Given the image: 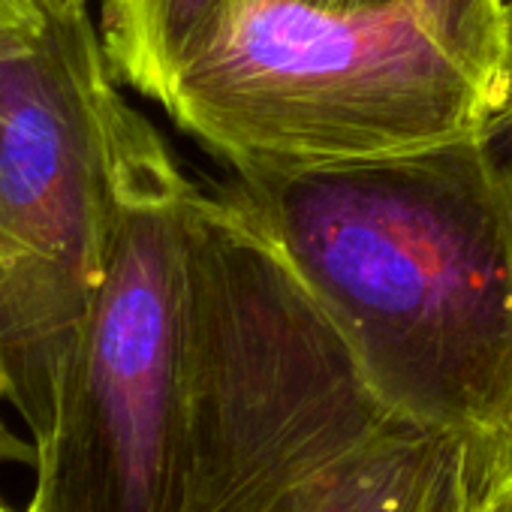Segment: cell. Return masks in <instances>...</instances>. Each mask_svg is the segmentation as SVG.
<instances>
[{
	"label": "cell",
	"instance_id": "cell-1",
	"mask_svg": "<svg viewBox=\"0 0 512 512\" xmlns=\"http://www.w3.org/2000/svg\"><path fill=\"white\" fill-rule=\"evenodd\" d=\"M497 133L320 166H241L226 193L287 253L377 401L512 464V163Z\"/></svg>",
	"mask_w": 512,
	"mask_h": 512
},
{
	"label": "cell",
	"instance_id": "cell-2",
	"mask_svg": "<svg viewBox=\"0 0 512 512\" xmlns=\"http://www.w3.org/2000/svg\"><path fill=\"white\" fill-rule=\"evenodd\" d=\"M395 419L275 238L226 190L187 199V431L172 512H314Z\"/></svg>",
	"mask_w": 512,
	"mask_h": 512
},
{
	"label": "cell",
	"instance_id": "cell-3",
	"mask_svg": "<svg viewBox=\"0 0 512 512\" xmlns=\"http://www.w3.org/2000/svg\"><path fill=\"white\" fill-rule=\"evenodd\" d=\"M151 133L118 94L85 0L43 4L40 25L0 55V401L34 446L52 428Z\"/></svg>",
	"mask_w": 512,
	"mask_h": 512
},
{
	"label": "cell",
	"instance_id": "cell-4",
	"mask_svg": "<svg viewBox=\"0 0 512 512\" xmlns=\"http://www.w3.org/2000/svg\"><path fill=\"white\" fill-rule=\"evenodd\" d=\"M163 109L232 169L320 166L500 133L503 88L413 19L244 0Z\"/></svg>",
	"mask_w": 512,
	"mask_h": 512
},
{
	"label": "cell",
	"instance_id": "cell-5",
	"mask_svg": "<svg viewBox=\"0 0 512 512\" xmlns=\"http://www.w3.org/2000/svg\"><path fill=\"white\" fill-rule=\"evenodd\" d=\"M190 190L154 130L130 163L106 278L22 512H172L187 431Z\"/></svg>",
	"mask_w": 512,
	"mask_h": 512
},
{
	"label": "cell",
	"instance_id": "cell-6",
	"mask_svg": "<svg viewBox=\"0 0 512 512\" xmlns=\"http://www.w3.org/2000/svg\"><path fill=\"white\" fill-rule=\"evenodd\" d=\"M494 473L476 446L395 422L338 467L314 512H443L467 482Z\"/></svg>",
	"mask_w": 512,
	"mask_h": 512
},
{
	"label": "cell",
	"instance_id": "cell-7",
	"mask_svg": "<svg viewBox=\"0 0 512 512\" xmlns=\"http://www.w3.org/2000/svg\"><path fill=\"white\" fill-rule=\"evenodd\" d=\"M244 0H103L100 37L118 82L166 103L178 76L226 31Z\"/></svg>",
	"mask_w": 512,
	"mask_h": 512
},
{
	"label": "cell",
	"instance_id": "cell-8",
	"mask_svg": "<svg viewBox=\"0 0 512 512\" xmlns=\"http://www.w3.org/2000/svg\"><path fill=\"white\" fill-rule=\"evenodd\" d=\"M296 4L329 13L413 19L494 79L506 100V0H296Z\"/></svg>",
	"mask_w": 512,
	"mask_h": 512
},
{
	"label": "cell",
	"instance_id": "cell-9",
	"mask_svg": "<svg viewBox=\"0 0 512 512\" xmlns=\"http://www.w3.org/2000/svg\"><path fill=\"white\" fill-rule=\"evenodd\" d=\"M43 19L37 0H0V55L22 43Z\"/></svg>",
	"mask_w": 512,
	"mask_h": 512
},
{
	"label": "cell",
	"instance_id": "cell-10",
	"mask_svg": "<svg viewBox=\"0 0 512 512\" xmlns=\"http://www.w3.org/2000/svg\"><path fill=\"white\" fill-rule=\"evenodd\" d=\"M0 464H19L31 467L37 464V446L28 434H16L4 416V401H0Z\"/></svg>",
	"mask_w": 512,
	"mask_h": 512
},
{
	"label": "cell",
	"instance_id": "cell-11",
	"mask_svg": "<svg viewBox=\"0 0 512 512\" xmlns=\"http://www.w3.org/2000/svg\"><path fill=\"white\" fill-rule=\"evenodd\" d=\"M473 512H512V464L482 485Z\"/></svg>",
	"mask_w": 512,
	"mask_h": 512
},
{
	"label": "cell",
	"instance_id": "cell-12",
	"mask_svg": "<svg viewBox=\"0 0 512 512\" xmlns=\"http://www.w3.org/2000/svg\"><path fill=\"white\" fill-rule=\"evenodd\" d=\"M512 127V0H506V100L500 109V130Z\"/></svg>",
	"mask_w": 512,
	"mask_h": 512
},
{
	"label": "cell",
	"instance_id": "cell-13",
	"mask_svg": "<svg viewBox=\"0 0 512 512\" xmlns=\"http://www.w3.org/2000/svg\"><path fill=\"white\" fill-rule=\"evenodd\" d=\"M488 479H473V482H467L455 497H452V503L443 509V512H473V506H476V497H479V491H482V485H485Z\"/></svg>",
	"mask_w": 512,
	"mask_h": 512
},
{
	"label": "cell",
	"instance_id": "cell-14",
	"mask_svg": "<svg viewBox=\"0 0 512 512\" xmlns=\"http://www.w3.org/2000/svg\"><path fill=\"white\" fill-rule=\"evenodd\" d=\"M0 512H19V509H13V506L4 500V494H0Z\"/></svg>",
	"mask_w": 512,
	"mask_h": 512
},
{
	"label": "cell",
	"instance_id": "cell-15",
	"mask_svg": "<svg viewBox=\"0 0 512 512\" xmlns=\"http://www.w3.org/2000/svg\"><path fill=\"white\" fill-rule=\"evenodd\" d=\"M37 4L43 7V4H64V0H37Z\"/></svg>",
	"mask_w": 512,
	"mask_h": 512
}]
</instances>
